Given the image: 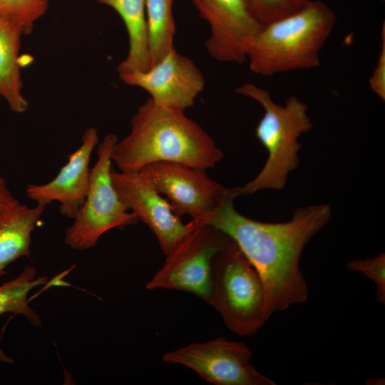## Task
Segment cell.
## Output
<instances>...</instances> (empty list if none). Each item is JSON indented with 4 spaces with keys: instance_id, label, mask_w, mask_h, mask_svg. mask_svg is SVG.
I'll use <instances>...</instances> for the list:
<instances>
[{
    "instance_id": "1",
    "label": "cell",
    "mask_w": 385,
    "mask_h": 385,
    "mask_svg": "<svg viewBox=\"0 0 385 385\" xmlns=\"http://www.w3.org/2000/svg\"><path fill=\"white\" fill-rule=\"evenodd\" d=\"M230 197L201 222L222 231L238 245L260 275L267 319L275 312L306 302L307 283L299 268L304 246L329 221V205H314L294 210L291 220L267 223L239 213Z\"/></svg>"
},
{
    "instance_id": "2",
    "label": "cell",
    "mask_w": 385,
    "mask_h": 385,
    "mask_svg": "<svg viewBox=\"0 0 385 385\" xmlns=\"http://www.w3.org/2000/svg\"><path fill=\"white\" fill-rule=\"evenodd\" d=\"M223 157L211 136L184 111L148 98L130 120V131L117 141L111 160L120 171H138L159 161L207 169Z\"/></svg>"
},
{
    "instance_id": "3",
    "label": "cell",
    "mask_w": 385,
    "mask_h": 385,
    "mask_svg": "<svg viewBox=\"0 0 385 385\" xmlns=\"http://www.w3.org/2000/svg\"><path fill=\"white\" fill-rule=\"evenodd\" d=\"M337 21L336 13L319 0L264 26L247 54L250 71L271 76L319 66V53Z\"/></svg>"
},
{
    "instance_id": "4",
    "label": "cell",
    "mask_w": 385,
    "mask_h": 385,
    "mask_svg": "<svg viewBox=\"0 0 385 385\" xmlns=\"http://www.w3.org/2000/svg\"><path fill=\"white\" fill-rule=\"evenodd\" d=\"M239 95L257 101L265 113L255 129L256 136L268 153L267 160L258 175L241 187L235 188L237 196L265 189L284 188L288 174L299 164V137L313 128L307 114V105L297 96L287 98L284 106L273 101L269 91L252 83L235 90Z\"/></svg>"
},
{
    "instance_id": "5",
    "label": "cell",
    "mask_w": 385,
    "mask_h": 385,
    "mask_svg": "<svg viewBox=\"0 0 385 385\" xmlns=\"http://www.w3.org/2000/svg\"><path fill=\"white\" fill-rule=\"evenodd\" d=\"M210 280L206 303L232 332L250 336L268 320L261 278L233 240L214 256Z\"/></svg>"
},
{
    "instance_id": "6",
    "label": "cell",
    "mask_w": 385,
    "mask_h": 385,
    "mask_svg": "<svg viewBox=\"0 0 385 385\" xmlns=\"http://www.w3.org/2000/svg\"><path fill=\"white\" fill-rule=\"evenodd\" d=\"M118 140L115 134L110 133L98 144V160L91 168L86 199L65 232V242L72 249L93 247L108 230L122 229L138 220L122 202L112 183L111 152Z\"/></svg>"
},
{
    "instance_id": "7",
    "label": "cell",
    "mask_w": 385,
    "mask_h": 385,
    "mask_svg": "<svg viewBox=\"0 0 385 385\" xmlns=\"http://www.w3.org/2000/svg\"><path fill=\"white\" fill-rule=\"evenodd\" d=\"M138 172L157 192L166 196L175 215H188L200 222L229 197H237L235 188H226L212 180L203 168L159 161L143 166Z\"/></svg>"
},
{
    "instance_id": "8",
    "label": "cell",
    "mask_w": 385,
    "mask_h": 385,
    "mask_svg": "<svg viewBox=\"0 0 385 385\" xmlns=\"http://www.w3.org/2000/svg\"><path fill=\"white\" fill-rule=\"evenodd\" d=\"M230 239L217 228L197 221L190 232L166 255L163 265L146 283V289L188 292L207 302L212 260Z\"/></svg>"
},
{
    "instance_id": "9",
    "label": "cell",
    "mask_w": 385,
    "mask_h": 385,
    "mask_svg": "<svg viewBox=\"0 0 385 385\" xmlns=\"http://www.w3.org/2000/svg\"><path fill=\"white\" fill-rule=\"evenodd\" d=\"M252 356L245 343L218 337L168 351L162 359L186 366L215 385H276L250 364Z\"/></svg>"
},
{
    "instance_id": "10",
    "label": "cell",
    "mask_w": 385,
    "mask_h": 385,
    "mask_svg": "<svg viewBox=\"0 0 385 385\" xmlns=\"http://www.w3.org/2000/svg\"><path fill=\"white\" fill-rule=\"evenodd\" d=\"M210 26L205 46L208 54L223 63L241 64L262 26L244 0H192Z\"/></svg>"
},
{
    "instance_id": "11",
    "label": "cell",
    "mask_w": 385,
    "mask_h": 385,
    "mask_svg": "<svg viewBox=\"0 0 385 385\" xmlns=\"http://www.w3.org/2000/svg\"><path fill=\"white\" fill-rule=\"evenodd\" d=\"M113 185L129 211L148 225L165 255L172 252L197 225L183 223L167 200L151 188L138 171H111Z\"/></svg>"
},
{
    "instance_id": "12",
    "label": "cell",
    "mask_w": 385,
    "mask_h": 385,
    "mask_svg": "<svg viewBox=\"0 0 385 385\" xmlns=\"http://www.w3.org/2000/svg\"><path fill=\"white\" fill-rule=\"evenodd\" d=\"M119 76L125 83L145 90L155 103L184 112L194 106L205 84L200 68L175 48L148 71Z\"/></svg>"
},
{
    "instance_id": "13",
    "label": "cell",
    "mask_w": 385,
    "mask_h": 385,
    "mask_svg": "<svg viewBox=\"0 0 385 385\" xmlns=\"http://www.w3.org/2000/svg\"><path fill=\"white\" fill-rule=\"evenodd\" d=\"M96 128H88L82 136L79 148L68 156V162L51 181L26 186L27 197L36 205L46 206L56 201L60 212L73 219L86 199L89 185L92 153L98 143Z\"/></svg>"
},
{
    "instance_id": "14",
    "label": "cell",
    "mask_w": 385,
    "mask_h": 385,
    "mask_svg": "<svg viewBox=\"0 0 385 385\" xmlns=\"http://www.w3.org/2000/svg\"><path fill=\"white\" fill-rule=\"evenodd\" d=\"M45 206L29 207L18 202L0 215V277L6 267L19 257H30L31 233Z\"/></svg>"
},
{
    "instance_id": "15",
    "label": "cell",
    "mask_w": 385,
    "mask_h": 385,
    "mask_svg": "<svg viewBox=\"0 0 385 385\" xmlns=\"http://www.w3.org/2000/svg\"><path fill=\"white\" fill-rule=\"evenodd\" d=\"M120 16L128 36V51L118 65V73L144 71L150 68L145 0H98Z\"/></svg>"
},
{
    "instance_id": "16",
    "label": "cell",
    "mask_w": 385,
    "mask_h": 385,
    "mask_svg": "<svg viewBox=\"0 0 385 385\" xmlns=\"http://www.w3.org/2000/svg\"><path fill=\"white\" fill-rule=\"evenodd\" d=\"M21 29L0 16V96L15 113H24L29 103L22 93L19 62Z\"/></svg>"
},
{
    "instance_id": "17",
    "label": "cell",
    "mask_w": 385,
    "mask_h": 385,
    "mask_svg": "<svg viewBox=\"0 0 385 385\" xmlns=\"http://www.w3.org/2000/svg\"><path fill=\"white\" fill-rule=\"evenodd\" d=\"M174 0H145L146 21L150 67L173 48L175 24L173 15Z\"/></svg>"
},
{
    "instance_id": "18",
    "label": "cell",
    "mask_w": 385,
    "mask_h": 385,
    "mask_svg": "<svg viewBox=\"0 0 385 385\" xmlns=\"http://www.w3.org/2000/svg\"><path fill=\"white\" fill-rule=\"evenodd\" d=\"M36 270L27 267L16 278L0 286V316L6 312L22 314L34 325L41 327L38 314L28 304L27 296L34 287L47 282L46 277H36Z\"/></svg>"
},
{
    "instance_id": "19",
    "label": "cell",
    "mask_w": 385,
    "mask_h": 385,
    "mask_svg": "<svg viewBox=\"0 0 385 385\" xmlns=\"http://www.w3.org/2000/svg\"><path fill=\"white\" fill-rule=\"evenodd\" d=\"M48 5V0H0V16L18 26L24 34H28L45 14Z\"/></svg>"
},
{
    "instance_id": "20",
    "label": "cell",
    "mask_w": 385,
    "mask_h": 385,
    "mask_svg": "<svg viewBox=\"0 0 385 385\" xmlns=\"http://www.w3.org/2000/svg\"><path fill=\"white\" fill-rule=\"evenodd\" d=\"M244 1L254 18L263 26L297 12L310 1V0Z\"/></svg>"
},
{
    "instance_id": "21",
    "label": "cell",
    "mask_w": 385,
    "mask_h": 385,
    "mask_svg": "<svg viewBox=\"0 0 385 385\" xmlns=\"http://www.w3.org/2000/svg\"><path fill=\"white\" fill-rule=\"evenodd\" d=\"M352 272L362 273L371 280L376 286V299L385 304V255L380 253L377 256L364 260H355L346 265Z\"/></svg>"
},
{
    "instance_id": "22",
    "label": "cell",
    "mask_w": 385,
    "mask_h": 385,
    "mask_svg": "<svg viewBox=\"0 0 385 385\" xmlns=\"http://www.w3.org/2000/svg\"><path fill=\"white\" fill-rule=\"evenodd\" d=\"M381 47L376 65L369 78V86L381 100H385V24L381 32Z\"/></svg>"
},
{
    "instance_id": "23",
    "label": "cell",
    "mask_w": 385,
    "mask_h": 385,
    "mask_svg": "<svg viewBox=\"0 0 385 385\" xmlns=\"http://www.w3.org/2000/svg\"><path fill=\"white\" fill-rule=\"evenodd\" d=\"M19 202L7 188L5 180L0 174V215L14 206Z\"/></svg>"
},
{
    "instance_id": "24",
    "label": "cell",
    "mask_w": 385,
    "mask_h": 385,
    "mask_svg": "<svg viewBox=\"0 0 385 385\" xmlns=\"http://www.w3.org/2000/svg\"><path fill=\"white\" fill-rule=\"evenodd\" d=\"M384 379L382 378H369L366 382V384L370 385H384Z\"/></svg>"
},
{
    "instance_id": "25",
    "label": "cell",
    "mask_w": 385,
    "mask_h": 385,
    "mask_svg": "<svg viewBox=\"0 0 385 385\" xmlns=\"http://www.w3.org/2000/svg\"><path fill=\"white\" fill-rule=\"evenodd\" d=\"M381 1H384V0H381Z\"/></svg>"
},
{
    "instance_id": "26",
    "label": "cell",
    "mask_w": 385,
    "mask_h": 385,
    "mask_svg": "<svg viewBox=\"0 0 385 385\" xmlns=\"http://www.w3.org/2000/svg\"><path fill=\"white\" fill-rule=\"evenodd\" d=\"M0 98H1V96H0Z\"/></svg>"
}]
</instances>
